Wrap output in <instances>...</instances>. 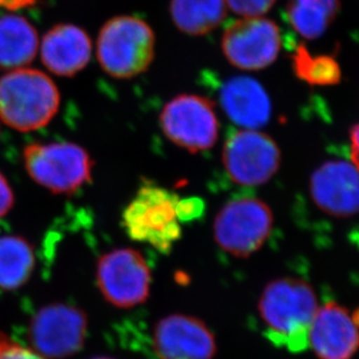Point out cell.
<instances>
[{"label":"cell","mask_w":359,"mask_h":359,"mask_svg":"<svg viewBox=\"0 0 359 359\" xmlns=\"http://www.w3.org/2000/svg\"><path fill=\"white\" fill-rule=\"evenodd\" d=\"M318 297L309 283L297 278L273 280L264 288L258 304L264 335L279 348L301 353L308 348Z\"/></svg>","instance_id":"obj_1"},{"label":"cell","mask_w":359,"mask_h":359,"mask_svg":"<svg viewBox=\"0 0 359 359\" xmlns=\"http://www.w3.org/2000/svg\"><path fill=\"white\" fill-rule=\"evenodd\" d=\"M60 103L59 88L43 72L20 68L0 77V119L15 131H35L48 125Z\"/></svg>","instance_id":"obj_2"},{"label":"cell","mask_w":359,"mask_h":359,"mask_svg":"<svg viewBox=\"0 0 359 359\" xmlns=\"http://www.w3.org/2000/svg\"><path fill=\"white\" fill-rule=\"evenodd\" d=\"M156 33L142 18L117 15L100 28L97 60L114 79L128 80L149 69L156 56Z\"/></svg>","instance_id":"obj_3"},{"label":"cell","mask_w":359,"mask_h":359,"mask_svg":"<svg viewBox=\"0 0 359 359\" xmlns=\"http://www.w3.org/2000/svg\"><path fill=\"white\" fill-rule=\"evenodd\" d=\"M179 197L156 183H142L123 212V228L128 237L168 255L182 236L177 210Z\"/></svg>","instance_id":"obj_4"},{"label":"cell","mask_w":359,"mask_h":359,"mask_svg":"<svg viewBox=\"0 0 359 359\" xmlns=\"http://www.w3.org/2000/svg\"><path fill=\"white\" fill-rule=\"evenodd\" d=\"M24 166L34 182L54 194H73L91 182L93 160L73 142H35L24 149Z\"/></svg>","instance_id":"obj_5"},{"label":"cell","mask_w":359,"mask_h":359,"mask_svg":"<svg viewBox=\"0 0 359 359\" xmlns=\"http://www.w3.org/2000/svg\"><path fill=\"white\" fill-rule=\"evenodd\" d=\"M273 228L271 208L257 197H238L229 201L214 222V237L223 251L248 258L269 239Z\"/></svg>","instance_id":"obj_6"},{"label":"cell","mask_w":359,"mask_h":359,"mask_svg":"<svg viewBox=\"0 0 359 359\" xmlns=\"http://www.w3.org/2000/svg\"><path fill=\"white\" fill-rule=\"evenodd\" d=\"M160 128L170 142L188 152L212 149L219 132L215 103L193 93L174 97L160 114Z\"/></svg>","instance_id":"obj_7"},{"label":"cell","mask_w":359,"mask_h":359,"mask_svg":"<svg viewBox=\"0 0 359 359\" xmlns=\"http://www.w3.org/2000/svg\"><path fill=\"white\" fill-rule=\"evenodd\" d=\"M96 281L109 304L128 309L149 299L152 271L138 250L117 249L98 259Z\"/></svg>","instance_id":"obj_8"},{"label":"cell","mask_w":359,"mask_h":359,"mask_svg":"<svg viewBox=\"0 0 359 359\" xmlns=\"http://www.w3.org/2000/svg\"><path fill=\"white\" fill-rule=\"evenodd\" d=\"M87 314L66 304H50L33 316L28 327V341L45 358L73 356L83 348L87 337Z\"/></svg>","instance_id":"obj_9"},{"label":"cell","mask_w":359,"mask_h":359,"mask_svg":"<svg viewBox=\"0 0 359 359\" xmlns=\"http://www.w3.org/2000/svg\"><path fill=\"white\" fill-rule=\"evenodd\" d=\"M222 161L233 182L242 186H260L279 170L281 152L272 137L244 128L229 135Z\"/></svg>","instance_id":"obj_10"},{"label":"cell","mask_w":359,"mask_h":359,"mask_svg":"<svg viewBox=\"0 0 359 359\" xmlns=\"http://www.w3.org/2000/svg\"><path fill=\"white\" fill-rule=\"evenodd\" d=\"M221 47L225 59L236 68L265 69L281 49L279 26L265 18H243L225 28Z\"/></svg>","instance_id":"obj_11"},{"label":"cell","mask_w":359,"mask_h":359,"mask_svg":"<svg viewBox=\"0 0 359 359\" xmlns=\"http://www.w3.org/2000/svg\"><path fill=\"white\" fill-rule=\"evenodd\" d=\"M152 349L158 359H214L215 336L200 318L173 314L156 322Z\"/></svg>","instance_id":"obj_12"},{"label":"cell","mask_w":359,"mask_h":359,"mask_svg":"<svg viewBox=\"0 0 359 359\" xmlns=\"http://www.w3.org/2000/svg\"><path fill=\"white\" fill-rule=\"evenodd\" d=\"M311 200L329 216L353 217L359 214V170L353 163L332 160L311 174Z\"/></svg>","instance_id":"obj_13"},{"label":"cell","mask_w":359,"mask_h":359,"mask_svg":"<svg viewBox=\"0 0 359 359\" xmlns=\"http://www.w3.org/2000/svg\"><path fill=\"white\" fill-rule=\"evenodd\" d=\"M308 346L320 359H351L359 349V328L348 309L328 302L311 322Z\"/></svg>","instance_id":"obj_14"},{"label":"cell","mask_w":359,"mask_h":359,"mask_svg":"<svg viewBox=\"0 0 359 359\" xmlns=\"http://www.w3.org/2000/svg\"><path fill=\"white\" fill-rule=\"evenodd\" d=\"M43 66L60 77H73L89 65L93 41L83 28L74 24H57L40 41Z\"/></svg>","instance_id":"obj_15"},{"label":"cell","mask_w":359,"mask_h":359,"mask_svg":"<svg viewBox=\"0 0 359 359\" xmlns=\"http://www.w3.org/2000/svg\"><path fill=\"white\" fill-rule=\"evenodd\" d=\"M225 114L235 124L246 130H258L271 118V100L263 86L251 77H232L219 95Z\"/></svg>","instance_id":"obj_16"},{"label":"cell","mask_w":359,"mask_h":359,"mask_svg":"<svg viewBox=\"0 0 359 359\" xmlns=\"http://www.w3.org/2000/svg\"><path fill=\"white\" fill-rule=\"evenodd\" d=\"M40 40L34 26L17 14L0 17V69L25 68L38 55Z\"/></svg>","instance_id":"obj_17"},{"label":"cell","mask_w":359,"mask_h":359,"mask_svg":"<svg viewBox=\"0 0 359 359\" xmlns=\"http://www.w3.org/2000/svg\"><path fill=\"white\" fill-rule=\"evenodd\" d=\"M170 14L180 32L201 36L223 24L228 6L225 0H170Z\"/></svg>","instance_id":"obj_18"},{"label":"cell","mask_w":359,"mask_h":359,"mask_svg":"<svg viewBox=\"0 0 359 359\" xmlns=\"http://www.w3.org/2000/svg\"><path fill=\"white\" fill-rule=\"evenodd\" d=\"M34 266V249L27 239L14 235L0 237V290H19L29 280Z\"/></svg>","instance_id":"obj_19"},{"label":"cell","mask_w":359,"mask_h":359,"mask_svg":"<svg viewBox=\"0 0 359 359\" xmlns=\"http://www.w3.org/2000/svg\"><path fill=\"white\" fill-rule=\"evenodd\" d=\"M339 6V0H288L287 15L301 36L314 40L334 22Z\"/></svg>","instance_id":"obj_20"},{"label":"cell","mask_w":359,"mask_h":359,"mask_svg":"<svg viewBox=\"0 0 359 359\" xmlns=\"http://www.w3.org/2000/svg\"><path fill=\"white\" fill-rule=\"evenodd\" d=\"M293 70L300 80L311 86H336L341 82V68L332 56L311 55L304 46H299L293 55Z\"/></svg>","instance_id":"obj_21"},{"label":"cell","mask_w":359,"mask_h":359,"mask_svg":"<svg viewBox=\"0 0 359 359\" xmlns=\"http://www.w3.org/2000/svg\"><path fill=\"white\" fill-rule=\"evenodd\" d=\"M276 0H225L228 10L243 18H259L267 13Z\"/></svg>","instance_id":"obj_22"},{"label":"cell","mask_w":359,"mask_h":359,"mask_svg":"<svg viewBox=\"0 0 359 359\" xmlns=\"http://www.w3.org/2000/svg\"><path fill=\"white\" fill-rule=\"evenodd\" d=\"M0 359H47L0 332Z\"/></svg>","instance_id":"obj_23"},{"label":"cell","mask_w":359,"mask_h":359,"mask_svg":"<svg viewBox=\"0 0 359 359\" xmlns=\"http://www.w3.org/2000/svg\"><path fill=\"white\" fill-rule=\"evenodd\" d=\"M177 217L182 223L196 221L205 211V203L200 197H179L177 204Z\"/></svg>","instance_id":"obj_24"},{"label":"cell","mask_w":359,"mask_h":359,"mask_svg":"<svg viewBox=\"0 0 359 359\" xmlns=\"http://www.w3.org/2000/svg\"><path fill=\"white\" fill-rule=\"evenodd\" d=\"M14 194L6 177L0 173V218L13 208Z\"/></svg>","instance_id":"obj_25"},{"label":"cell","mask_w":359,"mask_h":359,"mask_svg":"<svg viewBox=\"0 0 359 359\" xmlns=\"http://www.w3.org/2000/svg\"><path fill=\"white\" fill-rule=\"evenodd\" d=\"M350 151L353 165L359 170V124L350 128Z\"/></svg>","instance_id":"obj_26"},{"label":"cell","mask_w":359,"mask_h":359,"mask_svg":"<svg viewBox=\"0 0 359 359\" xmlns=\"http://www.w3.org/2000/svg\"><path fill=\"white\" fill-rule=\"evenodd\" d=\"M36 1L38 0H0V8H4L8 12H17V11L33 6Z\"/></svg>","instance_id":"obj_27"},{"label":"cell","mask_w":359,"mask_h":359,"mask_svg":"<svg viewBox=\"0 0 359 359\" xmlns=\"http://www.w3.org/2000/svg\"><path fill=\"white\" fill-rule=\"evenodd\" d=\"M353 320H355V322H356V325H358L359 328V309H357L356 311H353Z\"/></svg>","instance_id":"obj_28"},{"label":"cell","mask_w":359,"mask_h":359,"mask_svg":"<svg viewBox=\"0 0 359 359\" xmlns=\"http://www.w3.org/2000/svg\"><path fill=\"white\" fill-rule=\"evenodd\" d=\"M93 359H111V358H107V357H100V358H93Z\"/></svg>","instance_id":"obj_29"}]
</instances>
